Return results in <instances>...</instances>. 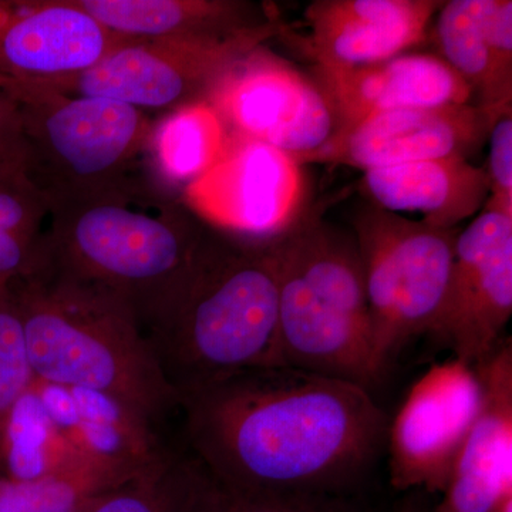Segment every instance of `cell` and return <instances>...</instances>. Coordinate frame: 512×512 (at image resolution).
Here are the masks:
<instances>
[{
	"mask_svg": "<svg viewBox=\"0 0 512 512\" xmlns=\"http://www.w3.org/2000/svg\"><path fill=\"white\" fill-rule=\"evenodd\" d=\"M181 198L211 228L248 241H271L302 215L305 178L295 157L228 133L217 163Z\"/></svg>",
	"mask_w": 512,
	"mask_h": 512,
	"instance_id": "obj_10",
	"label": "cell"
},
{
	"mask_svg": "<svg viewBox=\"0 0 512 512\" xmlns=\"http://www.w3.org/2000/svg\"><path fill=\"white\" fill-rule=\"evenodd\" d=\"M3 87L19 106L30 180L50 208L158 181L148 160L156 120L146 111L103 97L69 96L40 83Z\"/></svg>",
	"mask_w": 512,
	"mask_h": 512,
	"instance_id": "obj_6",
	"label": "cell"
},
{
	"mask_svg": "<svg viewBox=\"0 0 512 512\" xmlns=\"http://www.w3.org/2000/svg\"><path fill=\"white\" fill-rule=\"evenodd\" d=\"M362 185L376 207L419 214L420 222L439 229H456L483 211L490 195L485 168L460 157L367 170Z\"/></svg>",
	"mask_w": 512,
	"mask_h": 512,
	"instance_id": "obj_19",
	"label": "cell"
},
{
	"mask_svg": "<svg viewBox=\"0 0 512 512\" xmlns=\"http://www.w3.org/2000/svg\"><path fill=\"white\" fill-rule=\"evenodd\" d=\"M211 227L156 180L50 208L43 261L120 296L144 322L187 274Z\"/></svg>",
	"mask_w": 512,
	"mask_h": 512,
	"instance_id": "obj_4",
	"label": "cell"
},
{
	"mask_svg": "<svg viewBox=\"0 0 512 512\" xmlns=\"http://www.w3.org/2000/svg\"><path fill=\"white\" fill-rule=\"evenodd\" d=\"M180 407L192 461L235 493L355 495L389 427L370 390L292 366L212 380Z\"/></svg>",
	"mask_w": 512,
	"mask_h": 512,
	"instance_id": "obj_1",
	"label": "cell"
},
{
	"mask_svg": "<svg viewBox=\"0 0 512 512\" xmlns=\"http://www.w3.org/2000/svg\"><path fill=\"white\" fill-rule=\"evenodd\" d=\"M5 84H6V80L2 79V77H0V86H5Z\"/></svg>",
	"mask_w": 512,
	"mask_h": 512,
	"instance_id": "obj_32",
	"label": "cell"
},
{
	"mask_svg": "<svg viewBox=\"0 0 512 512\" xmlns=\"http://www.w3.org/2000/svg\"><path fill=\"white\" fill-rule=\"evenodd\" d=\"M141 329L178 397L242 370L286 366L268 241L211 228L187 274Z\"/></svg>",
	"mask_w": 512,
	"mask_h": 512,
	"instance_id": "obj_2",
	"label": "cell"
},
{
	"mask_svg": "<svg viewBox=\"0 0 512 512\" xmlns=\"http://www.w3.org/2000/svg\"><path fill=\"white\" fill-rule=\"evenodd\" d=\"M50 205L26 156L0 158V285L32 271L45 252Z\"/></svg>",
	"mask_w": 512,
	"mask_h": 512,
	"instance_id": "obj_23",
	"label": "cell"
},
{
	"mask_svg": "<svg viewBox=\"0 0 512 512\" xmlns=\"http://www.w3.org/2000/svg\"><path fill=\"white\" fill-rule=\"evenodd\" d=\"M474 367L483 386L480 413L429 512H497L512 498L511 340Z\"/></svg>",
	"mask_w": 512,
	"mask_h": 512,
	"instance_id": "obj_15",
	"label": "cell"
},
{
	"mask_svg": "<svg viewBox=\"0 0 512 512\" xmlns=\"http://www.w3.org/2000/svg\"><path fill=\"white\" fill-rule=\"evenodd\" d=\"M197 480L194 461L168 456L143 476L101 495L84 512H191Z\"/></svg>",
	"mask_w": 512,
	"mask_h": 512,
	"instance_id": "obj_24",
	"label": "cell"
},
{
	"mask_svg": "<svg viewBox=\"0 0 512 512\" xmlns=\"http://www.w3.org/2000/svg\"><path fill=\"white\" fill-rule=\"evenodd\" d=\"M22 325L8 284L0 285V476L3 441L16 404L35 382Z\"/></svg>",
	"mask_w": 512,
	"mask_h": 512,
	"instance_id": "obj_27",
	"label": "cell"
},
{
	"mask_svg": "<svg viewBox=\"0 0 512 512\" xmlns=\"http://www.w3.org/2000/svg\"><path fill=\"white\" fill-rule=\"evenodd\" d=\"M315 73L338 116V131L376 114L474 99L470 86L436 55L412 53L355 69L315 66Z\"/></svg>",
	"mask_w": 512,
	"mask_h": 512,
	"instance_id": "obj_17",
	"label": "cell"
},
{
	"mask_svg": "<svg viewBox=\"0 0 512 512\" xmlns=\"http://www.w3.org/2000/svg\"><path fill=\"white\" fill-rule=\"evenodd\" d=\"M434 42L494 121L512 111L511 0H451L437 12Z\"/></svg>",
	"mask_w": 512,
	"mask_h": 512,
	"instance_id": "obj_18",
	"label": "cell"
},
{
	"mask_svg": "<svg viewBox=\"0 0 512 512\" xmlns=\"http://www.w3.org/2000/svg\"><path fill=\"white\" fill-rule=\"evenodd\" d=\"M430 508L426 507V505L419 503H409L403 505L402 508H399L396 512H429Z\"/></svg>",
	"mask_w": 512,
	"mask_h": 512,
	"instance_id": "obj_30",
	"label": "cell"
},
{
	"mask_svg": "<svg viewBox=\"0 0 512 512\" xmlns=\"http://www.w3.org/2000/svg\"><path fill=\"white\" fill-rule=\"evenodd\" d=\"M481 403L483 386L476 367L456 357L419 377L387 427L393 487L443 493Z\"/></svg>",
	"mask_w": 512,
	"mask_h": 512,
	"instance_id": "obj_11",
	"label": "cell"
},
{
	"mask_svg": "<svg viewBox=\"0 0 512 512\" xmlns=\"http://www.w3.org/2000/svg\"><path fill=\"white\" fill-rule=\"evenodd\" d=\"M33 375L109 396L156 426L180 407L133 308L39 262L9 284Z\"/></svg>",
	"mask_w": 512,
	"mask_h": 512,
	"instance_id": "obj_3",
	"label": "cell"
},
{
	"mask_svg": "<svg viewBox=\"0 0 512 512\" xmlns=\"http://www.w3.org/2000/svg\"><path fill=\"white\" fill-rule=\"evenodd\" d=\"M285 29L275 18L231 35L131 39L86 72L40 84L69 96L103 97L165 114L205 99L228 67Z\"/></svg>",
	"mask_w": 512,
	"mask_h": 512,
	"instance_id": "obj_8",
	"label": "cell"
},
{
	"mask_svg": "<svg viewBox=\"0 0 512 512\" xmlns=\"http://www.w3.org/2000/svg\"><path fill=\"white\" fill-rule=\"evenodd\" d=\"M512 315V217L483 210L458 232L450 285L430 335L476 366L500 345Z\"/></svg>",
	"mask_w": 512,
	"mask_h": 512,
	"instance_id": "obj_12",
	"label": "cell"
},
{
	"mask_svg": "<svg viewBox=\"0 0 512 512\" xmlns=\"http://www.w3.org/2000/svg\"><path fill=\"white\" fill-rule=\"evenodd\" d=\"M490 154L485 168L490 195L483 210L512 217V111L498 117L488 134Z\"/></svg>",
	"mask_w": 512,
	"mask_h": 512,
	"instance_id": "obj_28",
	"label": "cell"
},
{
	"mask_svg": "<svg viewBox=\"0 0 512 512\" xmlns=\"http://www.w3.org/2000/svg\"><path fill=\"white\" fill-rule=\"evenodd\" d=\"M228 130L207 100L192 101L154 121L148 160L158 183L177 192L217 163Z\"/></svg>",
	"mask_w": 512,
	"mask_h": 512,
	"instance_id": "obj_22",
	"label": "cell"
},
{
	"mask_svg": "<svg viewBox=\"0 0 512 512\" xmlns=\"http://www.w3.org/2000/svg\"><path fill=\"white\" fill-rule=\"evenodd\" d=\"M120 485L96 474H63L33 480L0 476V512H84Z\"/></svg>",
	"mask_w": 512,
	"mask_h": 512,
	"instance_id": "obj_25",
	"label": "cell"
},
{
	"mask_svg": "<svg viewBox=\"0 0 512 512\" xmlns=\"http://www.w3.org/2000/svg\"><path fill=\"white\" fill-rule=\"evenodd\" d=\"M355 497L342 494L235 493L215 484L198 467L191 512H365Z\"/></svg>",
	"mask_w": 512,
	"mask_h": 512,
	"instance_id": "obj_26",
	"label": "cell"
},
{
	"mask_svg": "<svg viewBox=\"0 0 512 512\" xmlns=\"http://www.w3.org/2000/svg\"><path fill=\"white\" fill-rule=\"evenodd\" d=\"M440 0H318L306 9L316 67L355 69L402 56L426 40Z\"/></svg>",
	"mask_w": 512,
	"mask_h": 512,
	"instance_id": "obj_16",
	"label": "cell"
},
{
	"mask_svg": "<svg viewBox=\"0 0 512 512\" xmlns=\"http://www.w3.org/2000/svg\"><path fill=\"white\" fill-rule=\"evenodd\" d=\"M268 245L278 284L285 365L370 390L384 370L373 346L355 235L302 214Z\"/></svg>",
	"mask_w": 512,
	"mask_h": 512,
	"instance_id": "obj_5",
	"label": "cell"
},
{
	"mask_svg": "<svg viewBox=\"0 0 512 512\" xmlns=\"http://www.w3.org/2000/svg\"><path fill=\"white\" fill-rule=\"evenodd\" d=\"M205 100L228 133L261 141L296 161L325 146L339 128L319 83L264 46L228 67Z\"/></svg>",
	"mask_w": 512,
	"mask_h": 512,
	"instance_id": "obj_9",
	"label": "cell"
},
{
	"mask_svg": "<svg viewBox=\"0 0 512 512\" xmlns=\"http://www.w3.org/2000/svg\"><path fill=\"white\" fill-rule=\"evenodd\" d=\"M127 40L74 0H0V77L6 82L76 76Z\"/></svg>",
	"mask_w": 512,
	"mask_h": 512,
	"instance_id": "obj_14",
	"label": "cell"
},
{
	"mask_svg": "<svg viewBox=\"0 0 512 512\" xmlns=\"http://www.w3.org/2000/svg\"><path fill=\"white\" fill-rule=\"evenodd\" d=\"M13 156H26L19 106L0 86V158Z\"/></svg>",
	"mask_w": 512,
	"mask_h": 512,
	"instance_id": "obj_29",
	"label": "cell"
},
{
	"mask_svg": "<svg viewBox=\"0 0 512 512\" xmlns=\"http://www.w3.org/2000/svg\"><path fill=\"white\" fill-rule=\"evenodd\" d=\"M497 512H512V498L510 500L505 501L503 505H501L500 510Z\"/></svg>",
	"mask_w": 512,
	"mask_h": 512,
	"instance_id": "obj_31",
	"label": "cell"
},
{
	"mask_svg": "<svg viewBox=\"0 0 512 512\" xmlns=\"http://www.w3.org/2000/svg\"><path fill=\"white\" fill-rule=\"evenodd\" d=\"M104 28L127 39L222 36L275 19L244 0H74Z\"/></svg>",
	"mask_w": 512,
	"mask_h": 512,
	"instance_id": "obj_21",
	"label": "cell"
},
{
	"mask_svg": "<svg viewBox=\"0 0 512 512\" xmlns=\"http://www.w3.org/2000/svg\"><path fill=\"white\" fill-rule=\"evenodd\" d=\"M377 362L433 330L443 311L458 229L429 227L372 202L355 218Z\"/></svg>",
	"mask_w": 512,
	"mask_h": 512,
	"instance_id": "obj_7",
	"label": "cell"
},
{
	"mask_svg": "<svg viewBox=\"0 0 512 512\" xmlns=\"http://www.w3.org/2000/svg\"><path fill=\"white\" fill-rule=\"evenodd\" d=\"M494 123L476 104L389 111L336 131L325 146L298 163L367 171L440 158L468 160L488 140Z\"/></svg>",
	"mask_w": 512,
	"mask_h": 512,
	"instance_id": "obj_13",
	"label": "cell"
},
{
	"mask_svg": "<svg viewBox=\"0 0 512 512\" xmlns=\"http://www.w3.org/2000/svg\"><path fill=\"white\" fill-rule=\"evenodd\" d=\"M63 474L104 477L84 463L72 390L35 379L10 416L2 476L33 480Z\"/></svg>",
	"mask_w": 512,
	"mask_h": 512,
	"instance_id": "obj_20",
	"label": "cell"
}]
</instances>
